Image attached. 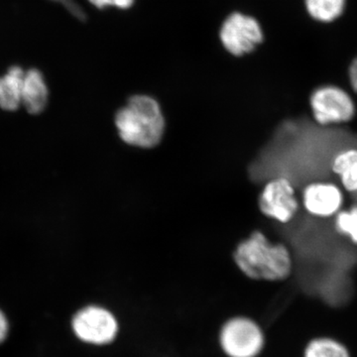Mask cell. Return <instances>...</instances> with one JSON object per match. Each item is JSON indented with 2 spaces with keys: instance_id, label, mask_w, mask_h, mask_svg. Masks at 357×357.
Wrapping results in <instances>:
<instances>
[{
  "instance_id": "12",
  "label": "cell",
  "mask_w": 357,
  "mask_h": 357,
  "mask_svg": "<svg viewBox=\"0 0 357 357\" xmlns=\"http://www.w3.org/2000/svg\"><path fill=\"white\" fill-rule=\"evenodd\" d=\"M347 0H304L307 15L321 24H332L342 17Z\"/></svg>"
},
{
  "instance_id": "7",
  "label": "cell",
  "mask_w": 357,
  "mask_h": 357,
  "mask_svg": "<svg viewBox=\"0 0 357 357\" xmlns=\"http://www.w3.org/2000/svg\"><path fill=\"white\" fill-rule=\"evenodd\" d=\"M260 210L267 217L282 223L292 220L299 210L292 183L285 177L270 181L259 198Z\"/></svg>"
},
{
  "instance_id": "1",
  "label": "cell",
  "mask_w": 357,
  "mask_h": 357,
  "mask_svg": "<svg viewBox=\"0 0 357 357\" xmlns=\"http://www.w3.org/2000/svg\"><path fill=\"white\" fill-rule=\"evenodd\" d=\"M234 261L248 278L260 281H281L290 276L293 260L287 246L272 243L260 231H255L239 243Z\"/></svg>"
},
{
  "instance_id": "15",
  "label": "cell",
  "mask_w": 357,
  "mask_h": 357,
  "mask_svg": "<svg viewBox=\"0 0 357 357\" xmlns=\"http://www.w3.org/2000/svg\"><path fill=\"white\" fill-rule=\"evenodd\" d=\"M96 8L105 9L115 7L119 9H128L133 6L134 0H89Z\"/></svg>"
},
{
  "instance_id": "16",
  "label": "cell",
  "mask_w": 357,
  "mask_h": 357,
  "mask_svg": "<svg viewBox=\"0 0 357 357\" xmlns=\"http://www.w3.org/2000/svg\"><path fill=\"white\" fill-rule=\"evenodd\" d=\"M347 75H349L351 89H354V93H357V55L354 56L349 62Z\"/></svg>"
},
{
  "instance_id": "13",
  "label": "cell",
  "mask_w": 357,
  "mask_h": 357,
  "mask_svg": "<svg viewBox=\"0 0 357 357\" xmlns=\"http://www.w3.org/2000/svg\"><path fill=\"white\" fill-rule=\"evenodd\" d=\"M305 357H351L344 345L330 338L312 340L305 351Z\"/></svg>"
},
{
  "instance_id": "11",
  "label": "cell",
  "mask_w": 357,
  "mask_h": 357,
  "mask_svg": "<svg viewBox=\"0 0 357 357\" xmlns=\"http://www.w3.org/2000/svg\"><path fill=\"white\" fill-rule=\"evenodd\" d=\"M331 169L347 192L357 194V148H345L335 153Z\"/></svg>"
},
{
  "instance_id": "9",
  "label": "cell",
  "mask_w": 357,
  "mask_h": 357,
  "mask_svg": "<svg viewBox=\"0 0 357 357\" xmlns=\"http://www.w3.org/2000/svg\"><path fill=\"white\" fill-rule=\"evenodd\" d=\"M49 91L42 73L31 69L25 72L22 84V105L31 114H39L48 102Z\"/></svg>"
},
{
  "instance_id": "14",
  "label": "cell",
  "mask_w": 357,
  "mask_h": 357,
  "mask_svg": "<svg viewBox=\"0 0 357 357\" xmlns=\"http://www.w3.org/2000/svg\"><path fill=\"white\" fill-rule=\"evenodd\" d=\"M335 229L357 245V204L349 210L338 211L335 215Z\"/></svg>"
},
{
  "instance_id": "2",
  "label": "cell",
  "mask_w": 357,
  "mask_h": 357,
  "mask_svg": "<svg viewBox=\"0 0 357 357\" xmlns=\"http://www.w3.org/2000/svg\"><path fill=\"white\" fill-rule=\"evenodd\" d=\"M115 126L124 142L132 146L153 148L158 145L164 130L159 103L148 96H134L115 116Z\"/></svg>"
},
{
  "instance_id": "3",
  "label": "cell",
  "mask_w": 357,
  "mask_h": 357,
  "mask_svg": "<svg viewBox=\"0 0 357 357\" xmlns=\"http://www.w3.org/2000/svg\"><path fill=\"white\" fill-rule=\"evenodd\" d=\"M218 344L227 357H258L264 349L265 335L255 319L232 317L220 326Z\"/></svg>"
},
{
  "instance_id": "8",
  "label": "cell",
  "mask_w": 357,
  "mask_h": 357,
  "mask_svg": "<svg viewBox=\"0 0 357 357\" xmlns=\"http://www.w3.org/2000/svg\"><path fill=\"white\" fill-rule=\"evenodd\" d=\"M303 204L307 213L314 217H333L344 204V194L333 183H312L303 191Z\"/></svg>"
},
{
  "instance_id": "10",
  "label": "cell",
  "mask_w": 357,
  "mask_h": 357,
  "mask_svg": "<svg viewBox=\"0 0 357 357\" xmlns=\"http://www.w3.org/2000/svg\"><path fill=\"white\" fill-rule=\"evenodd\" d=\"M25 70L17 66L0 77V107L7 112H14L22 105V84Z\"/></svg>"
},
{
  "instance_id": "17",
  "label": "cell",
  "mask_w": 357,
  "mask_h": 357,
  "mask_svg": "<svg viewBox=\"0 0 357 357\" xmlns=\"http://www.w3.org/2000/svg\"><path fill=\"white\" fill-rule=\"evenodd\" d=\"M7 332H8V324H7L6 316L0 311V342L6 340Z\"/></svg>"
},
{
  "instance_id": "5",
  "label": "cell",
  "mask_w": 357,
  "mask_h": 357,
  "mask_svg": "<svg viewBox=\"0 0 357 357\" xmlns=\"http://www.w3.org/2000/svg\"><path fill=\"white\" fill-rule=\"evenodd\" d=\"M77 337L86 344H110L119 333V319L114 312L100 306H89L77 312L73 319Z\"/></svg>"
},
{
  "instance_id": "4",
  "label": "cell",
  "mask_w": 357,
  "mask_h": 357,
  "mask_svg": "<svg viewBox=\"0 0 357 357\" xmlns=\"http://www.w3.org/2000/svg\"><path fill=\"white\" fill-rule=\"evenodd\" d=\"M312 116L321 126L347 123L356 114L351 95L340 86L325 84L318 86L310 96Z\"/></svg>"
},
{
  "instance_id": "6",
  "label": "cell",
  "mask_w": 357,
  "mask_h": 357,
  "mask_svg": "<svg viewBox=\"0 0 357 357\" xmlns=\"http://www.w3.org/2000/svg\"><path fill=\"white\" fill-rule=\"evenodd\" d=\"M220 40L225 48L234 56H243L255 50L263 41L261 26L255 18L234 13L223 22Z\"/></svg>"
}]
</instances>
